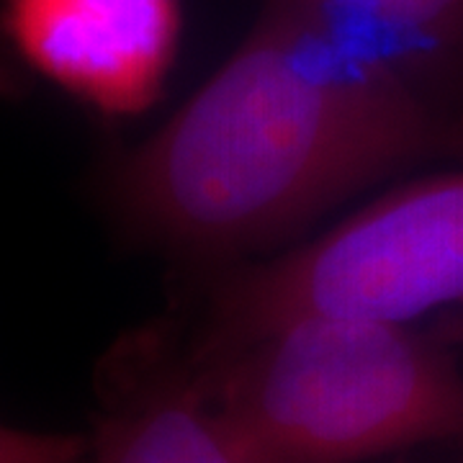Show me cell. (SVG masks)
Returning a JSON list of instances; mask_svg holds the SVG:
<instances>
[{
  "mask_svg": "<svg viewBox=\"0 0 463 463\" xmlns=\"http://www.w3.org/2000/svg\"><path fill=\"white\" fill-rule=\"evenodd\" d=\"M414 75L273 0L214 75L111 165L109 203L185 252L263 245L458 137Z\"/></svg>",
  "mask_w": 463,
  "mask_h": 463,
  "instance_id": "cell-1",
  "label": "cell"
},
{
  "mask_svg": "<svg viewBox=\"0 0 463 463\" xmlns=\"http://www.w3.org/2000/svg\"><path fill=\"white\" fill-rule=\"evenodd\" d=\"M199 376L252 463H358L463 438V373L410 325L298 315Z\"/></svg>",
  "mask_w": 463,
  "mask_h": 463,
  "instance_id": "cell-2",
  "label": "cell"
},
{
  "mask_svg": "<svg viewBox=\"0 0 463 463\" xmlns=\"http://www.w3.org/2000/svg\"><path fill=\"white\" fill-rule=\"evenodd\" d=\"M463 309V170L407 183L312 242L232 276L203 353L298 315L410 325Z\"/></svg>",
  "mask_w": 463,
  "mask_h": 463,
  "instance_id": "cell-3",
  "label": "cell"
},
{
  "mask_svg": "<svg viewBox=\"0 0 463 463\" xmlns=\"http://www.w3.org/2000/svg\"><path fill=\"white\" fill-rule=\"evenodd\" d=\"M181 29V0H3L0 8V33L24 65L111 118L157 103Z\"/></svg>",
  "mask_w": 463,
  "mask_h": 463,
  "instance_id": "cell-4",
  "label": "cell"
},
{
  "mask_svg": "<svg viewBox=\"0 0 463 463\" xmlns=\"http://www.w3.org/2000/svg\"><path fill=\"white\" fill-rule=\"evenodd\" d=\"M88 463H252L199 373L147 371L121 355L106 389Z\"/></svg>",
  "mask_w": 463,
  "mask_h": 463,
  "instance_id": "cell-5",
  "label": "cell"
},
{
  "mask_svg": "<svg viewBox=\"0 0 463 463\" xmlns=\"http://www.w3.org/2000/svg\"><path fill=\"white\" fill-rule=\"evenodd\" d=\"M327 21L399 65L463 42V0H281Z\"/></svg>",
  "mask_w": 463,
  "mask_h": 463,
  "instance_id": "cell-6",
  "label": "cell"
},
{
  "mask_svg": "<svg viewBox=\"0 0 463 463\" xmlns=\"http://www.w3.org/2000/svg\"><path fill=\"white\" fill-rule=\"evenodd\" d=\"M90 440L0 425V463H88Z\"/></svg>",
  "mask_w": 463,
  "mask_h": 463,
  "instance_id": "cell-7",
  "label": "cell"
},
{
  "mask_svg": "<svg viewBox=\"0 0 463 463\" xmlns=\"http://www.w3.org/2000/svg\"><path fill=\"white\" fill-rule=\"evenodd\" d=\"M446 335H448V340H453V343H461L463 345V309L458 312V317H456L453 322H448Z\"/></svg>",
  "mask_w": 463,
  "mask_h": 463,
  "instance_id": "cell-8",
  "label": "cell"
}]
</instances>
